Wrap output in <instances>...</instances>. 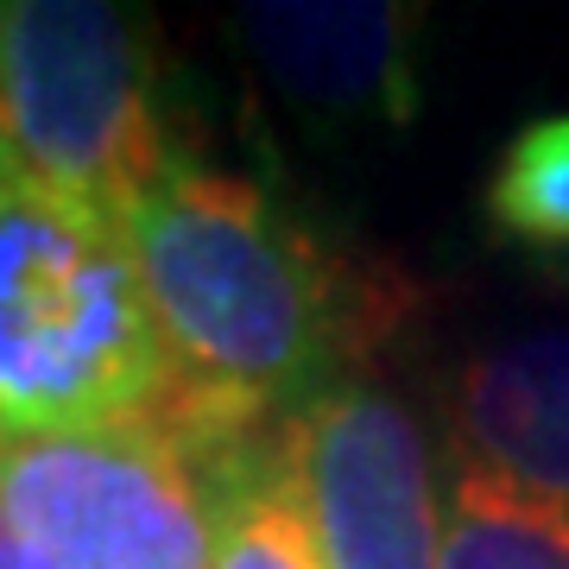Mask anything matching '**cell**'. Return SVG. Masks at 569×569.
Returning a JSON list of instances; mask_svg holds the SVG:
<instances>
[{
	"instance_id": "6da1fadb",
	"label": "cell",
	"mask_w": 569,
	"mask_h": 569,
	"mask_svg": "<svg viewBox=\"0 0 569 569\" xmlns=\"http://www.w3.org/2000/svg\"><path fill=\"white\" fill-rule=\"evenodd\" d=\"M121 234L178 361V387L152 425L197 468L272 437L298 406L348 380V361L392 323L387 279H355L266 178L197 152L164 164L121 216Z\"/></svg>"
},
{
	"instance_id": "7a4b0ae2",
	"label": "cell",
	"mask_w": 569,
	"mask_h": 569,
	"mask_svg": "<svg viewBox=\"0 0 569 569\" xmlns=\"http://www.w3.org/2000/svg\"><path fill=\"white\" fill-rule=\"evenodd\" d=\"M171 387L178 361L121 222L0 146V430L133 425Z\"/></svg>"
},
{
	"instance_id": "3957f363",
	"label": "cell",
	"mask_w": 569,
	"mask_h": 569,
	"mask_svg": "<svg viewBox=\"0 0 569 569\" xmlns=\"http://www.w3.org/2000/svg\"><path fill=\"white\" fill-rule=\"evenodd\" d=\"M0 146L121 222L183 152L152 20L108 0H20L0 63Z\"/></svg>"
},
{
	"instance_id": "277c9868",
	"label": "cell",
	"mask_w": 569,
	"mask_h": 569,
	"mask_svg": "<svg viewBox=\"0 0 569 569\" xmlns=\"http://www.w3.org/2000/svg\"><path fill=\"white\" fill-rule=\"evenodd\" d=\"M0 507L39 569H216V493L152 418L13 437Z\"/></svg>"
},
{
	"instance_id": "5b68a950",
	"label": "cell",
	"mask_w": 569,
	"mask_h": 569,
	"mask_svg": "<svg viewBox=\"0 0 569 569\" xmlns=\"http://www.w3.org/2000/svg\"><path fill=\"white\" fill-rule=\"evenodd\" d=\"M284 462L323 569H437V462L392 392L355 373L317 392L284 418Z\"/></svg>"
},
{
	"instance_id": "8992f818",
	"label": "cell",
	"mask_w": 569,
	"mask_h": 569,
	"mask_svg": "<svg viewBox=\"0 0 569 569\" xmlns=\"http://www.w3.org/2000/svg\"><path fill=\"white\" fill-rule=\"evenodd\" d=\"M234 39L284 108L323 127H406L418 114L425 13L392 0H266Z\"/></svg>"
},
{
	"instance_id": "52a82bcc",
	"label": "cell",
	"mask_w": 569,
	"mask_h": 569,
	"mask_svg": "<svg viewBox=\"0 0 569 569\" xmlns=\"http://www.w3.org/2000/svg\"><path fill=\"white\" fill-rule=\"evenodd\" d=\"M449 462L569 507V329L481 348L443 392Z\"/></svg>"
},
{
	"instance_id": "ba28073f",
	"label": "cell",
	"mask_w": 569,
	"mask_h": 569,
	"mask_svg": "<svg viewBox=\"0 0 569 569\" xmlns=\"http://www.w3.org/2000/svg\"><path fill=\"white\" fill-rule=\"evenodd\" d=\"M209 493H216V569H323V550L291 488L284 425L209 468Z\"/></svg>"
},
{
	"instance_id": "9c48e42d",
	"label": "cell",
	"mask_w": 569,
	"mask_h": 569,
	"mask_svg": "<svg viewBox=\"0 0 569 569\" xmlns=\"http://www.w3.org/2000/svg\"><path fill=\"white\" fill-rule=\"evenodd\" d=\"M449 507L437 569H569V507L449 462Z\"/></svg>"
},
{
	"instance_id": "30bf717a",
	"label": "cell",
	"mask_w": 569,
	"mask_h": 569,
	"mask_svg": "<svg viewBox=\"0 0 569 569\" xmlns=\"http://www.w3.org/2000/svg\"><path fill=\"white\" fill-rule=\"evenodd\" d=\"M488 228L507 247L563 260L569 253V114H538L500 146L481 190Z\"/></svg>"
},
{
	"instance_id": "8fae6325",
	"label": "cell",
	"mask_w": 569,
	"mask_h": 569,
	"mask_svg": "<svg viewBox=\"0 0 569 569\" xmlns=\"http://www.w3.org/2000/svg\"><path fill=\"white\" fill-rule=\"evenodd\" d=\"M0 569H39L32 550H26V538L13 531V519H7V507H0Z\"/></svg>"
},
{
	"instance_id": "7c38bea8",
	"label": "cell",
	"mask_w": 569,
	"mask_h": 569,
	"mask_svg": "<svg viewBox=\"0 0 569 569\" xmlns=\"http://www.w3.org/2000/svg\"><path fill=\"white\" fill-rule=\"evenodd\" d=\"M7 26H13V7H0V63H7Z\"/></svg>"
},
{
	"instance_id": "4fadbf2b",
	"label": "cell",
	"mask_w": 569,
	"mask_h": 569,
	"mask_svg": "<svg viewBox=\"0 0 569 569\" xmlns=\"http://www.w3.org/2000/svg\"><path fill=\"white\" fill-rule=\"evenodd\" d=\"M557 272H563V279H569V253H563V260H557Z\"/></svg>"
}]
</instances>
